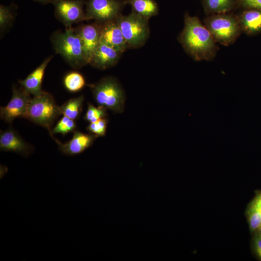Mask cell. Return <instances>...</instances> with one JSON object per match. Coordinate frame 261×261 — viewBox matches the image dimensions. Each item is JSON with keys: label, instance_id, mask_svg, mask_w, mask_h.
<instances>
[{"label": "cell", "instance_id": "cell-1", "mask_svg": "<svg viewBox=\"0 0 261 261\" xmlns=\"http://www.w3.org/2000/svg\"><path fill=\"white\" fill-rule=\"evenodd\" d=\"M178 41L185 52L196 61L213 59L218 47L206 26L196 16L186 13Z\"/></svg>", "mask_w": 261, "mask_h": 261}, {"label": "cell", "instance_id": "cell-2", "mask_svg": "<svg viewBox=\"0 0 261 261\" xmlns=\"http://www.w3.org/2000/svg\"><path fill=\"white\" fill-rule=\"evenodd\" d=\"M51 41L56 53L74 68L79 69L88 64L85 50L76 28H66L64 31H57Z\"/></svg>", "mask_w": 261, "mask_h": 261}, {"label": "cell", "instance_id": "cell-3", "mask_svg": "<svg viewBox=\"0 0 261 261\" xmlns=\"http://www.w3.org/2000/svg\"><path fill=\"white\" fill-rule=\"evenodd\" d=\"M88 86L99 106L115 113L123 112L125 94L121 86L115 77L106 76Z\"/></svg>", "mask_w": 261, "mask_h": 261}, {"label": "cell", "instance_id": "cell-4", "mask_svg": "<svg viewBox=\"0 0 261 261\" xmlns=\"http://www.w3.org/2000/svg\"><path fill=\"white\" fill-rule=\"evenodd\" d=\"M60 115L59 106L53 97L44 91L41 95L31 99L24 118L46 128L50 132L52 125Z\"/></svg>", "mask_w": 261, "mask_h": 261}, {"label": "cell", "instance_id": "cell-5", "mask_svg": "<svg viewBox=\"0 0 261 261\" xmlns=\"http://www.w3.org/2000/svg\"><path fill=\"white\" fill-rule=\"evenodd\" d=\"M149 20L132 11L117 19L129 49L139 48L145 44L150 35Z\"/></svg>", "mask_w": 261, "mask_h": 261}, {"label": "cell", "instance_id": "cell-6", "mask_svg": "<svg viewBox=\"0 0 261 261\" xmlns=\"http://www.w3.org/2000/svg\"><path fill=\"white\" fill-rule=\"evenodd\" d=\"M205 26L215 41L225 46L233 44L241 30L238 20L225 13L208 16L205 20Z\"/></svg>", "mask_w": 261, "mask_h": 261}, {"label": "cell", "instance_id": "cell-7", "mask_svg": "<svg viewBox=\"0 0 261 261\" xmlns=\"http://www.w3.org/2000/svg\"><path fill=\"white\" fill-rule=\"evenodd\" d=\"M126 3L124 0H87L85 13L87 19L99 23L117 19Z\"/></svg>", "mask_w": 261, "mask_h": 261}, {"label": "cell", "instance_id": "cell-8", "mask_svg": "<svg viewBox=\"0 0 261 261\" xmlns=\"http://www.w3.org/2000/svg\"><path fill=\"white\" fill-rule=\"evenodd\" d=\"M52 4L54 5L56 17L66 28L87 20L84 10V0H55Z\"/></svg>", "mask_w": 261, "mask_h": 261}, {"label": "cell", "instance_id": "cell-9", "mask_svg": "<svg viewBox=\"0 0 261 261\" xmlns=\"http://www.w3.org/2000/svg\"><path fill=\"white\" fill-rule=\"evenodd\" d=\"M31 99L30 94L21 87L13 86L10 101L6 106L0 107V118L11 123L16 118L24 117Z\"/></svg>", "mask_w": 261, "mask_h": 261}, {"label": "cell", "instance_id": "cell-10", "mask_svg": "<svg viewBox=\"0 0 261 261\" xmlns=\"http://www.w3.org/2000/svg\"><path fill=\"white\" fill-rule=\"evenodd\" d=\"M100 24V41L122 54L129 48L117 19Z\"/></svg>", "mask_w": 261, "mask_h": 261}, {"label": "cell", "instance_id": "cell-11", "mask_svg": "<svg viewBox=\"0 0 261 261\" xmlns=\"http://www.w3.org/2000/svg\"><path fill=\"white\" fill-rule=\"evenodd\" d=\"M0 149L1 151L14 152L24 157L29 156L33 151V147L11 128L1 131Z\"/></svg>", "mask_w": 261, "mask_h": 261}, {"label": "cell", "instance_id": "cell-12", "mask_svg": "<svg viewBox=\"0 0 261 261\" xmlns=\"http://www.w3.org/2000/svg\"><path fill=\"white\" fill-rule=\"evenodd\" d=\"M98 137L91 133H84L78 130L74 131L72 138L63 144L55 139L58 149L63 154L69 156L79 154L90 147Z\"/></svg>", "mask_w": 261, "mask_h": 261}, {"label": "cell", "instance_id": "cell-13", "mask_svg": "<svg viewBox=\"0 0 261 261\" xmlns=\"http://www.w3.org/2000/svg\"><path fill=\"white\" fill-rule=\"evenodd\" d=\"M84 46L88 64L100 42V24L95 21L76 28Z\"/></svg>", "mask_w": 261, "mask_h": 261}, {"label": "cell", "instance_id": "cell-14", "mask_svg": "<svg viewBox=\"0 0 261 261\" xmlns=\"http://www.w3.org/2000/svg\"><path fill=\"white\" fill-rule=\"evenodd\" d=\"M122 53L106 44L100 41L94 51L89 64L93 67L104 70L116 65Z\"/></svg>", "mask_w": 261, "mask_h": 261}, {"label": "cell", "instance_id": "cell-15", "mask_svg": "<svg viewBox=\"0 0 261 261\" xmlns=\"http://www.w3.org/2000/svg\"><path fill=\"white\" fill-rule=\"evenodd\" d=\"M53 58V56L46 58L42 63L23 80L19 81L21 87L33 96L41 95L44 91L42 84L46 68Z\"/></svg>", "mask_w": 261, "mask_h": 261}, {"label": "cell", "instance_id": "cell-16", "mask_svg": "<svg viewBox=\"0 0 261 261\" xmlns=\"http://www.w3.org/2000/svg\"><path fill=\"white\" fill-rule=\"evenodd\" d=\"M252 9L244 12L238 20L241 30L249 35L261 33V10Z\"/></svg>", "mask_w": 261, "mask_h": 261}, {"label": "cell", "instance_id": "cell-17", "mask_svg": "<svg viewBox=\"0 0 261 261\" xmlns=\"http://www.w3.org/2000/svg\"><path fill=\"white\" fill-rule=\"evenodd\" d=\"M124 0L126 4L131 6L132 11L145 18L149 19L159 13V6L155 0Z\"/></svg>", "mask_w": 261, "mask_h": 261}, {"label": "cell", "instance_id": "cell-18", "mask_svg": "<svg viewBox=\"0 0 261 261\" xmlns=\"http://www.w3.org/2000/svg\"><path fill=\"white\" fill-rule=\"evenodd\" d=\"M84 100L83 95L68 100L59 106L61 115L74 120L77 119L82 111Z\"/></svg>", "mask_w": 261, "mask_h": 261}, {"label": "cell", "instance_id": "cell-19", "mask_svg": "<svg viewBox=\"0 0 261 261\" xmlns=\"http://www.w3.org/2000/svg\"><path fill=\"white\" fill-rule=\"evenodd\" d=\"M205 11L209 14L225 13L233 6L234 0H203Z\"/></svg>", "mask_w": 261, "mask_h": 261}, {"label": "cell", "instance_id": "cell-20", "mask_svg": "<svg viewBox=\"0 0 261 261\" xmlns=\"http://www.w3.org/2000/svg\"><path fill=\"white\" fill-rule=\"evenodd\" d=\"M65 88L71 92H76L81 90L85 86L84 76L77 72H71L67 73L63 78Z\"/></svg>", "mask_w": 261, "mask_h": 261}, {"label": "cell", "instance_id": "cell-21", "mask_svg": "<svg viewBox=\"0 0 261 261\" xmlns=\"http://www.w3.org/2000/svg\"><path fill=\"white\" fill-rule=\"evenodd\" d=\"M17 6L12 3L9 6H0V33H3L13 24L15 14Z\"/></svg>", "mask_w": 261, "mask_h": 261}, {"label": "cell", "instance_id": "cell-22", "mask_svg": "<svg viewBox=\"0 0 261 261\" xmlns=\"http://www.w3.org/2000/svg\"><path fill=\"white\" fill-rule=\"evenodd\" d=\"M76 127L74 120L64 116L58 122L56 125L49 132L50 135L61 133L65 135L75 130Z\"/></svg>", "mask_w": 261, "mask_h": 261}, {"label": "cell", "instance_id": "cell-23", "mask_svg": "<svg viewBox=\"0 0 261 261\" xmlns=\"http://www.w3.org/2000/svg\"><path fill=\"white\" fill-rule=\"evenodd\" d=\"M106 115V109L99 106L96 107L92 104L88 103L84 119L89 123L94 122L105 118Z\"/></svg>", "mask_w": 261, "mask_h": 261}, {"label": "cell", "instance_id": "cell-24", "mask_svg": "<svg viewBox=\"0 0 261 261\" xmlns=\"http://www.w3.org/2000/svg\"><path fill=\"white\" fill-rule=\"evenodd\" d=\"M249 227L251 231H254L261 225V208L251 203L248 211Z\"/></svg>", "mask_w": 261, "mask_h": 261}, {"label": "cell", "instance_id": "cell-25", "mask_svg": "<svg viewBox=\"0 0 261 261\" xmlns=\"http://www.w3.org/2000/svg\"><path fill=\"white\" fill-rule=\"evenodd\" d=\"M107 120L104 118L100 119L96 122L90 123L87 128V131L97 137L103 136L105 135Z\"/></svg>", "mask_w": 261, "mask_h": 261}, {"label": "cell", "instance_id": "cell-26", "mask_svg": "<svg viewBox=\"0 0 261 261\" xmlns=\"http://www.w3.org/2000/svg\"><path fill=\"white\" fill-rule=\"evenodd\" d=\"M242 4L250 8L261 10V0H241Z\"/></svg>", "mask_w": 261, "mask_h": 261}, {"label": "cell", "instance_id": "cell-27", "mask_svg": "<svg viewBox=\"0 0 261 261\" xmlns=\"http://www.w3.org/2000/svg\"><path fill=\"white\" fill-rule=\"evenodd\" d=\"M255 246L256 252L261 259V235L256 238L255 240Z\"/></svg>", "mask_w": 261, "mask_h": 261}, {"label": "cell", "instance_id": "cell-28", "mask_svg": "<svg viewBox=\"0 0 261 261\" xmlns=\"http://www.w3.org/2000/svg\"><path fill=\"white\" fill-rule=\"evenodd\" d=\"M256 206L261 208V193H259L251 203Z\"/></svg>", "mask_w": 261, "mask_h": 261}, {"label": "cell", "instance_id": "cell-29", "mask_svg": "<svg viewBox=\"0 0 261 261\" xmlns=\"http://www.w3.org/2000/svg\"><path fill=\"white\" fill-rule=\"evenodd\" d=\"M34 1L41 3L42 4H47L49 3H53L55 0H33Z\"/></svg>", "mask_w": 261, "mask_h": 261}, {"label": "cell", "instance_id": "cell-30", "mask_svg": "<svg viewBox=\"0 0 261 261\" xmlns=\"http://www.w3.org/2000/svg\"><path fill=\"white\" fill-rule=\"evenodd\" d=\"M260 230V233H261V226L259 227V228H258Z\"/></svg>", "mask_w": 261, "mask_h": 261}]
</instances>
